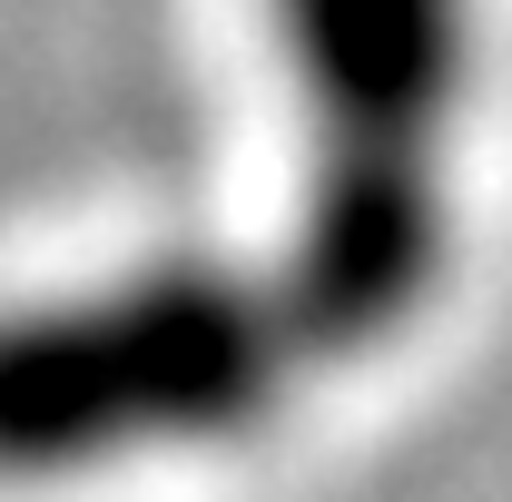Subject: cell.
I'll return each mask as SVG.
<instances>
[{
    "mask_svg": "<svg viewBox=\"0 0 512 502\" xmlns=\"http://www.w3.org/2000/svg\"><path fill=\"white\" fill-rule=\"evenodd\" d=\"M296 89L286 247L237 266L296 384L394 355L463 266V128L483 99V0H266Z\"/></svg>",
    "mask_w": 512,
    "mask_h": 502,
    "instance_id": "6da1fadb",
    "label": "cell"
}]
</instances>
